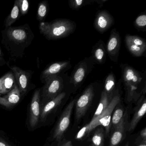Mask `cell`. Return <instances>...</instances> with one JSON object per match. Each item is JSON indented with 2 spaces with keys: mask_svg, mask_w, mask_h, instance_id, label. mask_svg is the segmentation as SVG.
Returning a JSON list of instances; mask_svg holds the SVG:
<instances>
[{
  "mask_svg": "<svg viewBox=\"0 0 146 146\" xmlns=\"http://www.w3.org/2000/svg\"><path fill=\"white\" fill-rule=\"evenodd\" d=\"M121 78L125 90V98L129 102L137 101L146 94V72L139 71L127 64L120 65Z\"/></svg>",
  "mask_w": 146,
  "mask_h": 146,
  "instance_id": "obj_1",
  "label": "cell"
},
{
  "mask_svg": "<svg viewBox=\"0 0 146 146\" xmlns=\"http://www.w3.org/2000/svg\"><path fill=\"white\" fill-rule=\"evenodd\" d=\"M122 80L121 78L117 82L116 89L112 98L107 109L100 117L94 120H91L88 124L84 125L76 135L75 139L77 140H82L86 138L90 132L95 128L102 125L105 128L106 136L109 135L111 128V119L112 113L115 107L121 101L120 90Z\"/></svg>",
  "mask_w": 146,
  "mask_h": 146,
  "instance_id": "obj_2",
  "label": "cell"
},
{
  "mask_svg": "<svg viewBox=\"0 0 146 146\" xmlns=\"http://www.w3.org/2000/svg\"><path fill=\"white\" fill-rule=\"evenodd\" d=\"M76 24L66 19H59L50 23H40V32L48 40H58L66 38L75 32Z\"/></svg>",
  "mask_w": 146,
  "mask_h": 146,
  "instance_id": "obj_3",
  "label": "cell"
},
{
  "mask_svg": "<svg viewBox=\"0 0 146 146\" xmlns=\"http://www.w3.org/2000/svg\"><path fill=\"white\" fill-rule=\"evenodd\" d=\"M69 76L65 73L52 77L47 80L41 94V106L69 89Z\"/></svg>",
  "mask_w": 146,
  "mask_h": 146,
  "instance_id": "obj_4",
  "label": "cell"
},
{
  "mask_svg": "<svg viewBox=\"0 0 146 146\" xmlns=\"http://www.w3.org/2000/svg\"><path fill=\"white\" fill-rule=\"evenodd\" d=\"M95 64L91 55L84 58L75 66L69 76L70 90L74 91L82 85L87 77L92 72Z\"/></svg>",
  "mask_w": 146,
  "mask_h": 146,
  "instance_id": "obj_5",
  "label": "cell"
},
{
  "mask_svg": "<svg viewBox=\"0 0 146 146\" xmlns=\"http://www.w3.org/2000/svg\"><path fill=\"white\" fill-rule=\"evenodd\" d=\"M103 81H96L90 84L77 100H76L75 117L77 120L82 119L91 106L95 96L96 89Z\"/></svg>",
  "mask_w": 146,
  "mask_h": 146,
  "instance_id": "obj_6",
  "label": "cell"
},
{
  "mask_svg": "<svg viewBox=\"0 0 146 146\" xmlns=\"http://www.w3.org/2000/svg\"><path fill=\"white\" fill-rule=\"evenodd\" d=\"M76 101L75 99L70 101L60 117L54 131L53 138L54 140L60 141L68 129L70 123L72 113Z\"/></svg>",
  "mask_w": 146,
  "mask_h": 146,
  "instance_id": "obj_7",
  "label": "cell"
},
{
  "mask_svg": "<svg viewBox=\"0 0 146 146\" xmlns=\"http://www.w3.org/2000/svg\"><path fill=\"white\" fill-rule=\"evenodd\" d=\"M121 37L116 29L112 30L106 46L107 54L110 60L114 63H117L121 47Z\"/></svg>",
  "mask_w": 146,
  "mask_h": 146,
  "instance_id": "obj_8",
  "label": "cell"
},
{
  "mask_svg": "<svg viewBox=\"0 0 146 146\" xmlns=\"http://www.w3.org/2000/svg\"><path fill=\"white\" fill-rule=\"evenodd\" d=\"M71 68V63L70 60L57 61L52 63L42 72L41 80L42 82L45 83L50 78L65 73Z\"/></svg>",
  "mask_w": 146,
  "mask_h": 146,
  "instance_id": "obj_9",
  "label": "cell"
},
{
  "mask_svg": "<svg viewBox=\"0 0 146 146\" xmlns=\"http://www.w3.org/2000/svg\"><path fill=\"white\" fill-rule=\"evenodd\" d=\"M40 101L41 89H37L33 94L29 112V123L32 129L36 127L40 122Z\"/></svg>",
  "mask_w": 146,
  "mask_h": 146,
  "instance_id": "obj_10",
  "label": "cell"
},
{
  "mask_svg": "<svg viewBox=\"0 0 146 146\" xmlns=\"http://www.w3.org/2000/svg\"><path fill=\"white\" fill-rule=\"evenodd\" d=\"M115 23L113 17L106 10H100L96 13L94 23V29L100 34L106 32Z\"/></svg>",
  "mask_w": 146,
  "mask_h": 146,
  "instance_id": "obj_11",
  "label": "cell"
},
{
  "mask_svg": "<svg viewBox=\"0 0 146 146\" xmlns=\"http://www.w3.org/2000/svg\"><path fill=\"white\" fill-rule=\"evenodd\" d=\"M136 102L133 117L127 128L128 131H131L134 130L139 121L146 113V94H142Z\"/></svg>",
  "mask_w": 146,
  "mask_h": 146,
  "instance_id": "obj_12",
  "label": "cell"
},
{
  "mask_svg": "<svg viewBox=\"0 0 146 146\" xmlns=\"http://www.w3.org/2000/svg\"><path fill=\"white\" fill-rule=\"evenodd\" d=\"M67 96L66 90H64L52 100L41 106L40 122H44L49 114L53 112L63 102Z\"/></svg>",
  "mask_w": 146,
  "mask_h": 146,
  "instance_id": "obj_13",
  "label": "cell"
},
{
  "mask_svg": "<svg viewBox=\"0 0 146 146\" xmlns=\"http://www.w3.org/2000/svg\"><path fill=\"white\" fill-rule=\"evenodd\" d=\"M16 79V82L20 90L21 94L24 95L28 90L30 81L29 73L17 66H11Z\"/></svg>",
  "mask_w": 146,
  "mask_h": 146,
  "instance_id": "obj_14",
  "label": "cell"
},
{
  "mask_svg": "<svg viewBox=\"0 0 146 146\" xmlns=\"http://www.w3.org/2000/svg\"><path fill=\"white\" fill-rule=\"evenodd\" d=\"M21 94L17 84L14 88L4 96H0V105L10 108L19 102Z\"/></svg>",
  "mask_w": 146,
  "mask_h": 146,
  "instance_id": "obj_15",
  "label": "cell"
},
{
  "mask_svg": "<svg viewBox=\"0 0 146 146\" xmlns=\"http://www.w3.org/2000/svg\"><path fill=\"white\" fill-rule=\"evenodd\" d=\"M126 118L112 131L111 135L110 136L109 146H119L124 138L125 135L126 128Z\"/></svg>",
  "mask_w": 146,
  "mask_h": 146,
  "instance_id": "obj_16",
  "label": "cell"
},
{
  "mask_svg": "<svg viewBox=\"0 0 146 146\" xmlns=\"http://www.w3.org/2000/svg\"><path fill=\"white\" fill-rule=\"evenodd\" d=\"M91 53L95 64H103L106 63L107 54L103 40H100L93 46Z\"/></svg>",
  "mask_w": 146,
  "mask_h": 146,
  "instance_id": "obj_17",
  "label": "cell"
},
{
  "mask_svg": "<svg viewBox=\"0 0 146 146\" xmlns=\"http://www.w3.org/2000/svg\"><path fill=\"white\" fill-rule=\"evenodd\" d=\"M16 84V79L13 72H8L0 78V96L9 93Z\"/></svg>",
  "mask_w": 146,
  "mask_h": 146,
  "instance_id": "obj_18",
  "label": "cell"
},
{
  "mask_svg": "<svg viewBox=\"0 0 146 146\" xmlns=\"http://www.w3.org/2000/svg\"><path fill=\"white\" fill-rule=\"evenodd\" d=\"M8 38L16 43H23L28 38V34L24 28L11 27L7 31Z\"/></svg>",
  "mask_w": 146,
  "mask_h": 146,
  "instance_id": "obj_19",
  "label": "cell"
},
{
  "mask_svg": "<svg viewBox=\"0 0 146 146\" xmlns=\"http://www.w3.org/2000/svg\"><path fill=\"white\" fill-rule=\"evenodd\" d=\"M120 102L115 107L113 112V113L111 117L110 131L117 127L126 117V114L124 113L123 108L120 105Z\"/></svg>",
  "mask_w": 146,
  "mask_h": 146,
  "instance_id": "obj_20",
  "label": "cell"
},
{
  "mask_svg": "<svg viewBox=\"0 0 146 146\" xmlns=\"http://www.w3.org/2000/svg\"><path fill=\"white\" fill-rule=\"evenodd\" d=\"M113 96L107 94L104 90H102L100 97V102L97 109L94 114L92 120H94L100 116L107 108Z\"/></svg>",
  "mask_w": 146,
  "mask_h": 146,
  "instance_id": "obj_21",
  "label": "cell"
},
{
  "mask_svg": "<svg viewBox=\"0 0 146 146\" xmlns=\"http://www.w3.org/2000/svg\"><path fill=\"white\" fill-rule=\"evenodd\" d=\"M104 81L103 90L109 95L113 96L116 89L117 82L113 72H111Z\"/></svg>",
  "mask_w": 146,
  "mask_h": 146,
  "instance_id": "obj_22",
  "label": "cell"
},
{
  "mask_svg": "<svg viewBox=\"0 0 146 146\" xmlns=\"http://www.w3.org/2000/svg\"><path fill=\"white\" fill-rule=\"evenodd\" d=\"M90 137V146H104L105 131L103 127H96Z\"/></svg>",
  "mask_w": 146,
  "mask_h": 146,
  "instance_id": "obj_23",
  "label": "cell"
},
{
  "mask_svg": "<svg viewBox=\"0 0 146 146\" xmlns=\"http://www.w3.org/2000/svg\"><path fill=\"white\" fill-rule=\"evenodd\" d=\"M124 42L138 46L146 48V41L145 39L138 36L126 34L125 36Z\"/></svg>",
  "mask_w": 146,
  "mask_h": 146,
  "instance_id": "obj_24",
  "label": "cell"
},
{
  "mask_svg": "<svg viewBox=\"0 0 146 146\" xmlns=\"http://www.w3.org/2000/svg\"><path fill=\"white\" fill-rule=\"evenodd\" d=\"M134 26L138 31H146V11L140 13L134 21Z\"/></svg>",
  "mask_w": 146,
  "mask_h": 146,
  "instance_id": "obj_25",
  "label": "cell"
},
{
  "mask_svg": "<svg viewBox=\"0 0 146 146\" xmlns=\"http://www.w3.org/2000/svg\"><path fill=\"white\" fill-rule=\"evenodd\" d=\"M95 4V0H70L69 7L72 10L78 11L87 5Z\"/></svg>",
  "mask_w": 146,
  "mask_h": 146,
  "instance_id": "obj_26",
  "label": "cell"
},
{
  "mask_svg": "<svg viewBox=\"0 0 146 146\" xmlns=\"http://www.w3.org/2000/svg\"><path fill=\"white\" fill-rule=\"evenodd\" d=\"M19 14V9L17 5L15 3L10 15L7 17L5 22L6 28H8L13 24L18 18Z\"/></svg>",
  "mask_w": 146,
  "mask_h": 146,
  "instance_id": "obj_27",
  "label": "cell"
},
{
  "mask_svg": "<svg viewBox=\"0 0 146 146\" xmlns=\"http://www.w3.org/2000/svg\"><path fill=\"white\" fill-rule=\"evenodd\" d=\"M125 43L127 50L134 57H141L146 52V48L138 46L128 42H125Z\"/></svg>",
  "mask_w": 146,
  "mask_h": 146,
  "instance_id": "obj_28",
  "label": "cell"
},
{
  "mask_svg": "<svg viewBox=\"0 0 146 146\" xmlns=\"http://www.w3.org/2000/svg\"><path fill=\"white\" fill-rule=\"evenodd\" d=\"M48 12V5L47 1H43L40 2L38 6L37 12V18L39 21L44 20Z\"/></svg>",
  "mask_w": 146,
  "mask_h": 146,
  "instance_id": "obj_29",
  "label": "cell"
},
{
  "mask_svg": "<svg viewBox=\"0 0 146 146\" xmlns=\"http://www.w3.org/2000/svg\"><path fill=\"white\" fill-rule=\"evenodd\" d=\"M15 3L17 5L21 14L25 15L28 13L29 8V4L27 0H17Z\"/></svg>",
  "mask_w": 146,
  "mask_h": 146,
  "instance_id": "obj_30",
  "label": "cell"
},
{
  "mask_svg": "<svg viewBox=\"0 0 146 146\" xmlns=\"http://www.w3.org/2000/svg\"><path fill=\"white\" fill-rule=\"evenodd\" d=\"M139 138L141 139V141L146 142V129L145 127L140 132Z\"/></svg>",
  "mask_w": 146,
  "mask_h": 146,
  "instance_id": "obj_31",
  "label": "cell"
},
{
  "mask_svg": "<svg viewBox=\"0 0 146 146\" xmlns=\"http://www.w3.org/2000/svg\"><path fill=\"white\" fill-rule=\"evenodd\" d=\"M58 146H72V143L71 141L66 140H63Z\"/></svg>",
  "mask_w": 146,
  "mask_h": 146,
  "instance_id": "obj_32",
  "label": "cell"
},
{
  "mask_svg": "<svg viewBox=\"0 0 146 146\" xmlns=\"http://www.w3.org/2000/svg\"><path fill=\"white\" fill-rule=\"evenodd\" d=\"M108 1V0H95V4L99 5L100 7L102 6L104 3Z\"/></svg>",
  "mask_w": 146,
  "mask_h": 146,
  "instance_id": "obj_33",
  "label": "cell"
},
{
  "mask_svg": "<svg viewBox=\"0 0 146 146\" xmlns=\"http://www.w3.org/2000/svg\"><path fill=\"white\" fill-rule=\"evenodd\" d=\"M0 146H12L4 140L0 139Z\"/></svg>",
  "mask_w": 146,
  "mask_h": 146,
  "instance_id": "obj_34",
  "label": "cell"
},
{
  "mask_svg": "<svg viewBox=\"0 0 146 146\" xmlns=\"http://www.w3.org/2000/svg\"><path fill=\"white\" fill-rule=\"evenodd\" d=\"M136 146H146V142L141 141L140 143H138Z\"/></svg>",
  "mask_w": 146,
  "mask_h": 146,
  "instance_id": "obj_35",
  "label": "cell"
},
{
  "mask_svg": "<svg viewBox=\"0 0 146 146\" xmlns=\"http://www.w3.org/2000/svg\"><path fill=\"white\" fill-rule=\"evenodd\" d=\"M125 146H129V143L128 142H127V143L125 144Z\"/></svg>",
  "mask_w": 146,
  "mask_h": 146,
  "instance_id": "obj_36",
  "label": "cell"
},
{
  "mask_svg": "<svg viewBox=\"0 0 146 146\" xmlns=\"http://www.w3.org/2000/svg\"><path fill=\"white\" fill-rule=\"evenodd\" d=\"M1 51L0 50V55H1Z\"/></svg>",
  "mask_w": 146,
  "mask_h": 146,
  "instance_id": "obj_37",
  "label": "cell"
}]
</instances>
